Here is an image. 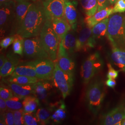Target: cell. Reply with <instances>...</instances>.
I'll return each mask as SVG.
<instances>
[{
	"mask_svg": "<svg viewBox=\"0 0 125 125\" xmlns=\"http://www.w3.org/2000/svg\"><path fill=\"white\" fill-rule=\"evenodd\" d=\"M45 19L42 2L39 0L33 2L16 34L24 39L39 36Z\"/></svg>",
	"mask_w": 125,
	"mask_h": 125,
	"instance_id": "cell-1",
	"label": "cell"
},
{
	"mask_svg": "<svg viewBox=\"0 0 125 125\" xmlns=\"http://www.w3.org/2000/svg\"><path fill=\"white\" fill-rule=\"evenodd\" d=\"M107 36L113 47H125V16L121 13L109 17Z\"/></svg>",
	"mask_w": 125,
	"mask_h": 125,
	"instance_id": "cell-2",
	"label": "cell"
},
{
	"mask_svg": "<svg viewBox=\"0 0 125 125\" xmlns=\"http://www.w3.org/2000/svg\"><path fill=\"white\" fill-rule=\"evenodd\" d=\"M40 41L49 58L55 61L60 43V38L52 27L51 21L45 19L40 34Z\"/></svg>",
	"mask_w": 125,
	"mask_h": 125,
	"instance_id": "cell-3",
	"label": "cell"
},
{
	"mask_svg": "<svg viewBox=\"0 0 125 125\" xmlns=\"http://www.w3.org/2000/svg\"><path fill=\"white\" fill-rule=\"evenodd\" d=\"M105 96L102 83L95 81L90 84L86 91V99L90 110L94 115L97 114L100 109Z\"/></svg>",
	"mask_w": 125,
	"mask_h": 125,
	"instance_id": "cell-4",
	"label": "cell"
},
{
	"mask_svg": "<svg viewBox=\"0 0 125 125\" xmlns=\"http://www.w3.org/2000/svg\"><path fill=\"white\" fill-rule=\"evenodd\" d=\"M55 68L52 77L54 86L61 91L63 98L68 96L72 91L74 82V77L63 71L59 67L58 63L54 62Z\"/></svg>",
	"mask_w": 125,
	"mask_h": 125,
	"instance_id": "cell-5",
	"label": "cell"
},
{
	"mask_svg": "<svg viewBox=\"0 0 125 125\" xmlns=\"http://www.w3.org/2000/svg\"><path fill=\"white\" fill-rule=\"evenodd\" d=\"M103 61L98 52L91 54L83 62L81 75L85 84H88L102 67Z\"/></svg>",
	"mask_w": 125,
	"mask_h": 125,
	"instance_id": "cell-6",
	"label": "cell"
},
{
	"mask_svg": "<svg viewBox=\"0 0 125 125\" xmlns=\"http://www.w3.org/2000/svg\"><path fill=\"white\" fill-rule=\"evenodd\" d=\"M24 53L29 58H49L48 54L41 42L40 38L38 36L24 39Z\"/></svg>",
	"mask_w": 125,
	"mask_h": 125,
	"instance_id": "cell-7",
	"label": "cell"
},
{
	"mask_svg": "<svg viewBox=\"0 0 125 125\" xmlns=\"http://www.w3.org/2000/svg\"><path fill=\"white\" fill-rule=\"evenodd\" d=\"M27 62L34 67L37 77L39 79L50 80L52 79L55 63L50 58L36 59Z\"/></svg>",
	"mask_w": 125,
	"mask_h": 125,
	"instance_id": "cell-8",
	"label": "cell"
},
{
	"mask_svg": "<svg viewBox=\"0 0 125 125\" xmlns=\"http://www.w3.org/2000/svg\"><path fill=\"white\" fill-rule=\"evenodd\" d=\"M15 4L16 1L14 0L0 4V27L1 37L4 35L8 26L15 19Z\"/></svg>",
	"mask_w": 125,
	"mask_h": 125,
	"instance_id": "cell-9",
	"label": "cell"
},
{
	"mask_svg": "<svg viewBox=\"0 0 125 125\" xmlns=\"http://www.w3.org/2000/svg\"><path fill=\"white\" fill-rule=\"evenodd\" d=\"M95 43L92 37V28L88 27L85 22L82 23L78 36L76 38V52L86 51L93 48Z\"/></svg>",
	"mask_w": 125,
	"mask_h": 125,
	"instance_id": "cell-10",
	"label": "cell"
},
{
	"mask_svg": "<svg viewBox=\"0 0 125 125\" xmlns=\"http://www.w3.org/2000/svg\"><path fill=\"white\" fill-rule=\"evenodd\" d=\"M66 0H47L42 2L46 19L64 17Z\"/></svg>",
	"mask_w": 125,
	"mask_h": 125,
	"instance_id": "cell-11",
	"label": "cell"
},
{
	"mask_svg": "<svg viewBox=\"0 0 125 125\" xmlns=\"http://www.w3.org/2000/svg\"><path fill=\"white\" fill-rule=\"evenodd\" d=\"M56 60L59 67L63 71L74 76L75 62L65 49L62 40L60 41Z\"/></svg>",
	"mask_w": 125,
	"mask_h": 125,
	"instance_id": "cell-12",
	"label": "cell"
},
{
	"mask_svg": "<svg viewBox=\"0 0 125 125\" xmlns=\"http://www.w3.org/2000/svg\"><path fill=\"white\" fill-rule=\"evenodd\" d=\"M15 9V19L13 23V30L12 32L17 31L19 28L25 17L28 10L33 3V1L27 0L16 1Z\"/></svg>",
	"mask_w": 125,
	"mask_h": 125,
	"instance_id": "cell-13",
	"label": "cell"
},
{
	"mask_svg": "<svg viewBox=\"0 0 125 125\" xmlns=\"http://www.w3.org/2000/svg\"><path fill=\"white\" fill-rule=\"evenodd\" d=\"M125 118V107L121 105L114 108L103 116L102 124L105 125H121Z\"/></svg>",
	"mask_w": 125,
	"mask_h": 125,
	"instance_id": "cell-14",
	"label": "cell"
},
{
	"mask_svg": "<svg viewBox=\"0 0 125 125\" xmlns=\"http://www.w3.org/2000/svg\"><path fill=\"white\" fill-rule=\"evenodd\" d=\"M7 84L9 88L12 90L13 94L20 98H24L27 96L34 94V90L32 84L21 85L13 83H10L8 81L3 79Z\"/></svg>",
	"mask_w": 125,
	"mask_h": 125,
	"instance_id": "cell-15",
	"label": "cell"
},
{
	"mask_svg": "<svg viewBox=\"0 0 125 125\" xmlns=\"http://www.w3.org/2000/svg\"><path fill=\"white\" fill-rule=\"evenodd\" d=\"M51 21L52 27L60 40H62L72 27L65 17L55 18Z\"/></svg>",
	"mask_w": 125,
	"mask_h": 125,
	"instance_id": "cell-16",
	"label": "cell"
},
{
	"mask_svg": "<svg viewBox=\"0 0 125 125\" xmlns=\"http://www.w3.org/2000/svg\"><path fill=\"white\" fill-rule=\"evenodd\" d=\"M113 8L107 7L97 11L92 16L86 17L84 22L88 27L92 28L94 25L113 14Z\"/></svg>",
	"mask_w": 125,
	"mask_h": 125,
	"instance_id": "cell-17",
	"label": "cell"
},
{
	"mask_svg": "<svg viewBox=\"0 0 125 125\" xmlns=\"http://www.w3.org/2000/svg\"><path fill=\"white\" fill-rule=\"evenodd\" d=\"M7 60L4 64L0 68V75L1 78L11 75L15 68L18 66L19 58L13 54L10 53L7 56Z\"/></svg>",
	"mask_w": 125,
	"mask_h": 125,
	"instance_id": "cell-18",
	"label": "cell"
},
{
	"mask_svg": "<svg viewBox=\"0 0 125 125\" xmlns=\"http://www.w3.org/2000/svg\"><path fill=\"white\" fill-rule=\"evenodd\" d=\"M64 17L70 24L72 28L76 30L77 27V14L74 3L69 0H66Z\"/></svg>",
	"mask_w": 125,
	"mask_h": 125,
	"instance_id": "cell-19",
	"label": "cell"
},
{
	"mask_svg": "<svg viewBox=\"0 0 125 125\" xmlns=\"http://www.w3.org/2000/svg\"><path fill=\"white\" fill-rule=\"evenodd\" d=\"M111 57L112 61L121 72H125V49L113 47Z\"/></svg>",
	"mask_w": 125,
	"mask_h": 125,
	"instance_id": "cell-20",
	"label": "cell"
},
{
	"mask_svg": "<svg viewBox=\"0 0 125 125\" xmlns=\"http://www.w3.org/2000/svg\"><path fill=\"white\" fill-rule=\"evenodd\" d=\"M34 94L37 98L43 101L47 98L48 92L52 88V86L47 82H38L32 84Z\"/></svg>",
	"mask_w": 125,
	"mask_h": 125,
	"instance_id": "cell-21",
	"label": "cell"
},
{
	"mask_svg": "<svg viewBox=\"0 0 125 125\" xmlns=\"http://www.w3.org/2000/svg\"><path fill=\"white\" fill-rule=\"evenodd\" d=\"M70 30L62 40V44L69 55H72L76 52V37L74 31Z\"/></svg>",
	"mask_w": 125,
	"mask_h": 125,
	"instance_id": "cell-22",
	"label": "cell"
},
{
	"mask_svg": "<svg viewBox=\"0 0 125 125\" xmlns=\"http://www.w3.org/2000/svg\"><path fill=\"white\" fill-rule=\"evenodd\" d=\"M109 17L106 18L92 28V37L95 42L97 39L107 34Z\"/></svg>",
	"mask_w": 125,
	"mask_h": 125,
	"instance_id": "cell-23",
	"label": "cell"
},
{
	"mask_svg": "<svg viewBox=\"0 0 125 125\" xmlns=\"http://www.w3.org/2000/svg\"><path fill=\"white\" fill-rule=\"evenodd\" d=\"M23 76L36 77L35 70L32 65L26 62L17 66L11 76Z\"/></svg>",
	"mask_w": 125,
	"mask_h": 125,
	"instance_id": "cell-24",
	"label": "cell"
},
{
	"mask_svg": "<svg viewBox=\"0 0 125 125\" xmlns=\"http://www.w3.org/2000/svg\"><path fill=\"white\" fill-rule=\"evenodd\" d=\"M80 1L86 17L92 16L97 12L98 4L97 0H80Z\"/></svg>",
	"mask_w": 125,
	"mask_h": 125,
	"instance_id": "cell-25",
	"label": "cell"
},
{
	"mask_svg": "<svg viewBox=\"0 0 125 125\" xmlns=\"http://www.w3.org/2000/svg\"><path fill=\"white\" fill-rule=\"evenodd\" d=\"M39 100L36 96H27L23 101V107L25 113H32L36 110L39 103Z\"/></svg>",
	"mask_w": 125,
	"mask_h": 125,
	"instance_id": "cell-26",
	"label": "cell"
},
{
	"mask_svg": "<svg viewBox=\"0 0 125 125\" xmlns=\"http://www.w3.org/2000/svg\"><path fill=\"white\" fill-rule=\"evenodd\" d=\"M38 78L36 77H30L27 76H11L7 80L10 83H13L21 85L32 84L39 82Z\"/></svg>",
	"mask_w": 125,
	"mask_h": 125,
	"instance_id": "cell-27",
	"label": "cell"
},
{
	"mask_svg": "<svg viewBox=\"0 0 125 125\" xmlns=\"http://www.w3.org/2000/svg\"><path fill=\"white\" fill-rule=\"evenodd\" d=\"M52 108H40L36 113V117L40 125H46L49 122Z\"/></svg>",
	"mask_w": 125,
	"mask_h": 125,
	"instance_id": "cell-28",
	"label": "cell"
},
{
	"mask_svg": "<svg viewBox=\"0 0 125 125\" xmlns=\"http://www.w3.org/2000/svg\"><path fill=\"white\" fill-rule=\"evenodd\" d=\"M14 36L15 39L13 45V52L15 54L22 55L24 51V38L18 34H16Z\"/></svg>",
	"mask_w": 125,
	"mask_h": 125,
	"instance_id": "cell-29",
	"label": "cell"
},
{
	"mask_svg": "<svg viewBox=\"0 0 125 125\" xmlns=\"http://www.w3.org/2000/svg\"><path fill=\"white\" fill-rule=\"evenodd\" d=\"M2 113L0 116V125H14L13 110H7Z\"/></svg>",
	"mask_w": 125,
	"mask_h": 125,
	"instance_id": "cell-30",
	"label": "cell"
},
{
	"mask_svg": "<svg viewBox=\"0 0 125 125\" xmlns=\"http://www.w3.org/2000/svg\"><path fill=\"white\" fill-rule=\"evenodd\" d=\"M21 99L17 96H15L7 100H6L5 102L8 109L13 111L22 109L23 104L22 103L20 102Z\"/></svg>",
	"mask_w": 125,
	"mask_h": 125,
	"instance_id": "cell-31",
	"label": "cell"
},
{
	"mask_svg": "<svg viewBox=\"0 0 125 125\" xmlns=\"http://www.w3.org/2000/svg\"><path fill=\"white\" fill-rule=\"evenodd\" d=\"M65 105L61 104L60 107L56 110L53 115L51 116L52 119L55 123H59L66 117V113L64 110Z\"/></svg>",
	"mask_w": 125,
	"mask_h": 125,
	"instance_id": "cell-32",
	"label": "cell"
},
{
	"mask_svg": "<svg viewBox=\"0 0 125 125\" xmlns=\"http://www.w3.org/2000/svg\"><path fill=\"white\" fill-rule=\"evenodd\" d=\"M13 112L14 125H24V110L22 109H21L19 110H14Z\"/></svg>",
	"mask_w": 125,
	"mask_h": 125,
	"instance_id": "cell-33",
	"label": "cell"
},
{
	"mask_svg": "<svg viewBox=\"0 0 125 125\" xmlns=\"http://www.w3.org/2000/svg\"><path fill=\"white\" fill-rule=\"evenodd\" d=\"M24 125H37L38 124V121L37 118L33 116L31 113H25L24 114Z\"/></svg>",
	"mask_w": 125,
	"mask_h": 125,
	"instance_id": "cell-34",
	"label": "cell"
},
{
	"mask_svg": "<svg viewBox=\"0 0 125 125\" xmlns=\"http://www.w3.org/2000/svg\"><path fill=\"white\" fill-rule=\"evenodd\" d=\"M13 93L10 88L0 87V96L5 101L13 97Z\"/></svg>",
	"mask_w": 125,
	"mask_h": 125,
	"instance_id": "cell-35",
	"label": "cell"
},
{
	"mask_svg": "<svg viewBox=\"0 0 125 125\" xmlns=\"http://www.w3.org/2000/svg\"><path fill=\"white\" fill-rule=\"evenodd\" d=\"M113 13H122L125 12V0H117L113 8Z\"/></svg>",
	"mask_w": 125,
	"mask_h": 125,
	"instance_id": "cell-36",
	"label": "cell"
},
{
	"mask_svg": "<svg viewBox=\"0 0 125 125\" xmlns=\"http://www.w3.org/2000/svg\"><path fill=\"white\" fill-rule=\"evenodd\" d=\"M15 39V36H10L4 38L0 41V45L2 48L6 49L10 45L13 43V41Z\"/></svg>",
	"mask_w": 125,
	"mask_h": 125,
	"instance_id": "cell-37",
	"label": "cell"
},
{
	"mask_svg": "<svg viewBox=\"0 0 125 125\" xmlns=\"http://www.w3.org/2000/svg\"><path fill=\"white\" fill-rule=\"evenodd\" d=\"M107 67H108V72H107V78L109 79H116L119 75V72L116 71L114 68H113L112 65L110 63L107 64Z\"/></svg>",
	"mask_w": 125,
	"mask_h": 125,
	"instance_id": "cell-38",
	"label": "cell"
},
{
	"mask_svg": "<svg viewBox=\"0 0 125 125\" xmlns=\"http://www.w3.org/2000/svg\"><path fill=\"white\" fill-rule=\"evenodd\" d=\"M98 4V11L101 10L107 7H108L110 4L108 0H97Z\"/></svg>",
	"mask_w": 125,
	"mask_h": 125,
	"instance_id": "cell-39",
	"label": "cell"
},
{
	"mask_svg": "<svg viewBox=\"0 0 125 125\" xmlns=\"http://www.w3.org/2000/svg\"><path fill=\"white\" fill-rule=\"evenodd\" d=\"M8 108L7 106L6 103L4 100L0 98V110L1 113H3L8 110Z\"/></svg>",
	"mask_w": 125,
	"mask_h": 125,
	"instance_id": "cell-40",
	"label": "cell"
},
{
	"mask_svg": "<svg viewBox=\"0 0 125 125\" xmlns=\"http://www.w3.org/2000/svg\"><path fill=\"white\" fill-rule=\"evenodd\" d=\"M106 85L108 86V87L114 88L115 87L116 85V82L115 79H109L108 78L107 80L105 82Z\"/></svg>",
	"mask_w": 125,
	"mask_h": 125,
	"instance_id": "cell-41",
	"label": "cell"
},
{
	"mask_svg": "<svg viewBox=\"0 0 125 125\" xmlns=\"http://www.w3.org/2000/svg\"><path fill=\"white\" fill-rule=\"evenodd\" d=\"M7 60V57H5L3 55L1 54L0 57V69L1 68L3 65L4 64L5 62H6Z\"/></svg>",
	"mask_w": 125,
	"mask_h": 125,
	"instance_id": "cell-42",
	"label": "cell"
},
{
	"mask_svg": "<svg viewBox=\"0 0 125 125\" xmlns=\"http://www.w3.org/2000/svg\"><path fill=\"white\" fill-rule=\"evenodd\" d=\"M11 0H0V4H2L6 2H8Z\"/></svg>",
	"mask_w": 125,
	"mask_h": 125,
	"instance_id": "cell-43",
	"label": "cell"
},
{
	"mask_svg": "<svg viewBox=\"0 0 125 125\" xmlns=\"http://www.w3.org/2000/svg\"><path fill=\"white\" fill-rule=\"evenodd\" d=\"M108 0L110 3V4L114 5L116 3L117 0Z\"/></svg>",
	"mask_w": 125,
	"mask_h": 125,
	"instance_id": "cell-44",
	"label": "cell"
},
{
	"mask_svg": "<svg viewBox=\"0 0 125 125\" xmlns=\"http://www.w3.org/2000/svg\"><path fill=\"white\" fill-rule=\"evenodd\" d=\"M16 0V1H20V0H27V1H33V2H34V1H37V0Z\"/></svg>",
	"mask_w": 125,
	"mask_h": 125,
	"instance_id": "cell-45",
	"label": "cell"
},
{
	"mask_svg": "<svg viewBox=\"0 0 125 125\" xmlns=\"http://www.w3.org/2000/svg\"><path fill=\"white\" fill-rule=\"evenodd\" d=\"M121 125H125V118L121 121Z\"/></svg>",
	"mask_w": 125,
	"mask_h": 125,
	"instance_id": "cell-46",
	"label": "cell"
},
{
	"mask_svg": "<svg viewBox=\"0 0 125 125\" xmlns=\"http://www.w3.org/2000/svg\"><path fill=\"white\" fill-rule=\"evenodd\" d=\"M42 0V2H43V1H46V0Z\"/></svg>",
	"mask_w": 125,
	"mask_h": 125,
	"instance_id": "cell-47",
	"label": "cell"
}]
</instances>
